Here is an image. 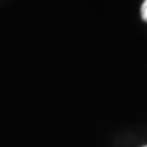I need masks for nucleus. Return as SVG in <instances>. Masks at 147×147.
I'll list each match as a JSON object with an SVG mask.
<instances>
[{
	"instance_id": "nucleus-1",
	"label": "nucleus",
	"mask_w": 147,
	"mask_h": 147,
	"mask_svg": "<svg viewBox=\"0 0 147 147\" xmlns=\"http://www.w3.org/2000/svg\"><path fill=\"white\" fill-rule=\"evenodd\" d=\"M141 14H142L143 20L147 22V0L143 2L142 8H141Z\"/></svg>"
},
{
	"instance_id": "nucleus-2",
	"label": "nucleus",
	"mask_w": 147,
	"mask_h": 147,
	"mask_svg": "<svg viewBox=\"0 0 147 147\" xmlns=\"http://www.w3.org/2000/svg\"><path fill=\"white\" fill-rule=\"evenodd\" d=\"M143 147H147V145H146V146H143Z\"/></svg>"
}]
</instances>
